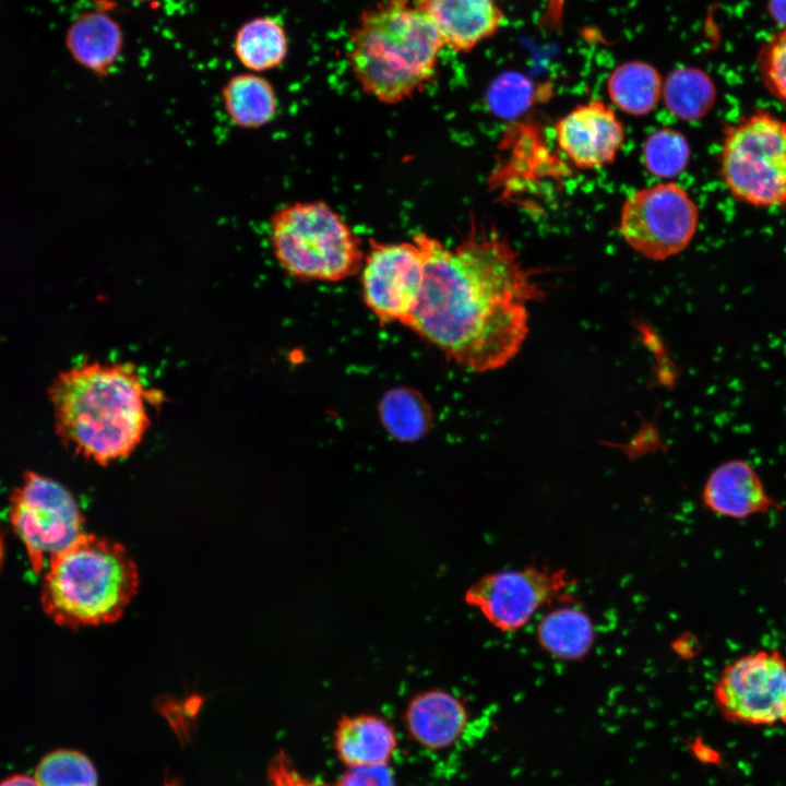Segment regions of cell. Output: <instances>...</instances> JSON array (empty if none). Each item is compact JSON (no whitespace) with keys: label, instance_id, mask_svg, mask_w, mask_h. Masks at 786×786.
I'll return each mask as SVG.
<instances>
[{"label":"cell","instance_id":"6da1fadb","mask_svg":"<svg viewBox=\"0 0 786 786\" xmlns=\"http://www.w3.org/2000/svg\"><path fill=\"white\" fill-rule=\"evenodd\" d=\"M413 241L425 278L406 326L472 371L507 365L527 336L528 303L545 297L540 272L485 225L472 223L453 248L425 233Z\"/></svg>","mask_w":786,"mask_h":786},{"label":"cell","instance_id":"7a4b0ae2","mask_svg":"<svg viewBox=\"0 0 786 786\" xmlns=\"http://www.w3.org/2000/svg\"><path fill=\"white\" fill-rule=\"evenodd\" d=\"M148 393L130 364L92 362L63 371L49 391L57 432L97 464L123 460L148 429Z\"/></svg>","mask_w":786,"mask_h":786},{"label":"cell","instance_id":"3957f363","mask_svg":"<svg viewBox=\"0 0 786 786\" xmlns=\"http://www.w3.org/2000/svg\"><path fill=\"white\" fill-rule=\"evenodd\" d=\"M444 44L410 0H382L350 32L348 62L362 91L383 104L418 93L436 74Z\"/></svg>","mask_w":786,"mask_h":786},{"label":"cell","instance_id":"277c9868","mask_svg":"<svg viewBox=\"0 0 786 786\" xmlns=\"http://www.w3.org/2000/svg\"><path fill=\"white\" fill-rule=\"evenodd\" d=\"M139 573L119 543L82 533L49 560L41 603L59 626L116 622L138 593Z\"/></svg>","mask_w":786,"mask_h":786},{"label":"cell","instance_id":"5b68a950","mask_svg":"<svg viewBox=\"0 0 786 786\" xmlns=\"http://www.w3.org/2000/svg\"><path fill=\"white\" fill-rule=\"evenodd\" d=\"M272 253L290 277L303 282H340L364 264L357 234L327 203L296 201L270 217Z\"/></svg>","mask_w":786,"mask_h":786},{"label":"cell","instance_id":"8992f818","mask_svg":"<svg viewBox=\"0 0 786 786\" xmlns=\"http://www.w3.org/2000/svg\"><path fill=\"white\" fill-rule=\"evenodd\" d=\"M718 162L736 200L754 207L786 205V120L759 109L728 126Z\"/></svg>","mask_w":786,"mask_h":786},{"label":"cell","instance_id":"52a82bcc","mask_svg":"<svg viewBox=\"0 0 786 786\" xmlns=\"http://www.w3.org/2000/svg\"><path fill=\"white\" fill-rule=\"evenodd\" d=\"M719 715L752 728L786 727V655L760 648L727 663L712 689Z\"/></svg>","mask_w":786,"mask_h":786},{"label":"cell","instance_id":"ba28073f","mask_svg":"<svg viewBox=\"0 0 786 786\" xmlns=\"http://www.w3.org/2000/svg\"><path fill=\"white\" fill-rule=\"evenodd\" d=\"M699 221V207L689 193L675 182H660L627 196L619 231L635 252L663 261L689 247Z\"/></svg>","mask_w":786,"mask_h":786},{"label":"cell","instance_id":"9c48e42d","mask_svg":"<svg viewBox=\"0 0 786 786\" xmlns=\"http://www.w3.org/2000/svg\"><path fill=\"white\" fill-rule=\"evenodd\" d=\"M10 516L36 571L83 533V515L70 491L33 472L13 492Z\"/></svg>","mask_w":786,"mask_h":786},{"label":"cell","instance_id":"30bf717a","mask_svg":"<svg viewBox=\"0 0 786 786\" xmlns=\"http://www.w3.org/2000/svg\"><path fill=\"white\" fill-rule=\"evenodd\" d=\"M574 583L565 570L531 565L480 577L466 590L464 599L495 628L513 632L526 626L541 607L569 599L567 591Z\"/></svg>","mask_w":786,"mask_h":786},{"label":"cell","instance_id":"8fae6325","mask_svg":"<svg viewBox=\"0 0 786 786\" xmlns=\"http://www.w3.org/2000/svg\"><path fill=\"white\" fill-rule=\"evenodd\" d=\"M366 306L380 323L407 325L425 278V261L414 241L370 240L361 267Z\"/></svg>","mask_w":786,"mask_h":786},{"label":"cell","instance_id":"7c38bea8","mask_svg":"<svg viewBox=\"0 0 786 786\" xmlns=\"http://www.w3.org/2000/svg\"><path fill=\"white\" fill-rule=\"evenodd\" d=\"M561 152L574 167L596 170L614 163L624 142V128L615 110L599 99L580 104L555 124Z\"/></svg>","mask_w":786,"mask_h":786},{"label":"cell","instance_id":"4fadbf2b","mask_svg":"<svg viewBox=\"0 0 786 786\" xmlns=\"http://www.w3.org/2000/svg\"><path fill=\"white\" fill-rule=\"evenodd\" d=\"M701 499L712 513L736 521L783 509L769 492L755 466L738 457L722 462L710 473Z\"/></svg>","mask_w":786,"mask_h":786},{"label":"cell","instance_id":"5bb4252c","mask_svg":"<svg viewBox=\"0 0 786 786\" xmlns=\"http://www.w3.org/2000/svg\"><path fill=\"white\" fill-rule=\"evenodd\" d=\"M416 4L444 46L456 52H469L491 38L504 21L496 0H419Z\"/></svg>","mask_w":786,"mask_h":786},{"label":"cell","instance_id":"9a60e30c","mask_svg":"<svg viewBox=\"0 0 786 786\" xmlns=\"http://www.w3.org/2000/svg\"><path fill=\"white\" fill-rule=\"evenodd\" d=\"M64 43L75 62L94 75L106 78L121 58L124 35L105 3L80 13L68 27Z\"/></svg>","mask_w":786,"mask_h":786},{"label":"cell","instance_id":"2e32d148","mask_svg":"<svg viewBox=\"0 0 786 786\" xmlns=\"http://www.w3.org/2000/svg\"><path fill=\"white\" fill-rule=\"evenodd\" d=\"M468 712L461 700L450 692L431 689L417 693L404 712L410 737L434 750L450 747L463 733Z\"/></svg>","mask_w":786,"mask_h":786},{"label":"cell","instance_id":"e0dca14e","mask_svg":"<svg viewBox=\"0 0 786 786\" xmlns=\"http://www.w3.org/2000/svg\"><path fill=\"white\" fill-rule=\"evenodd\" d=\"M395 748L394 729L377 715L343 716L334 730V749L348 767L388 764Z\"/></svg>","mask_w":786,"mask_h":786},{"label":"cell","instance_id":"ac0fdd59","mask_svg":"<svg viewBox=\"0 0 786 786\" xmlns=\"http://www.w3.org/2000/svg\"><path fill=\"white\" fill-rule=\"evenodd\" d=\"M224 111L242 130H257L274 120L278 100L273 84L254 72H241L227 79L221 90Z\"/></svg>","mask_w":786,"mask_h":786},{"label":"cell","instance_id":"d6986e66","mask_svg":"<svg viewBox=\"0 0 786 786\" xmlns=\"http://www.w3.org/2000/svg\"><path fill=\"white\" fill-rule=\"evenodd\" d=\"M233 51L245 69L261 73L284 63L289 51V40L277 19L259 15L245 21L237 28Z\"/></svg>","mask_w":786,"mask_h":786},{"label":"cell","instance_id":"ffe728a7","mask_svg":"<svg viewBox=\"0 0 786 786\" xmlns=\"http://www.w3.org/2000/svg\"><path fill=\"white\" fill-rule=\"evenodd\" d=\"M537 640L551 656L579 660L588 654L595 640L590 616L577 607L562 606L546 614L537 626Z\"/></svg>","mask_w":786,"mask_h":786},{"label":"cell","instance_id":"44dd1931","mask_svg":"<svg viewBox=\"0 0 786 786\" xmlns=\"http://www.w3.org/2000/svg\"><path fill=\"white\" fill-rule=\"evenodd\" d=\"M611 102L623 112L640 117L648 115L658 104L663 81L658 70L642 60L624 61L607 80Z\"/></svg>","mask_w":786,"mask_h":786},{"label":"cell","instance_id":"7402d4cb","mask_svg":"<svg viewBox=\"0 0 786 786\" xmlns=\"http://www.w3.org/2000/svg\"><path fill=\"white\" fill-rule=\"evenodd\" d=\"M662 96L667 110L682 121H698L713 108L717 92L712 78L702 69L680 67L663 83Z\"/></svg>","mask_w":786,"mask_h":786},{"label":"cell","instance_id":"603a6c76","mask_svg":"<svg viewBox=\"0 0 786 786\" xmlns=\"http://www.w3.org/2000/svg\"><path fill=\"white\" fill-rule=\"evenodd\" d=\"M379 413L386 431L406 442L424 437L432 420L431 409L421 394L405 386L389 390L380 401Z\"/></svg>","mask_w":786,"mask_h":786},{"label":"cell","instance_id":"cb8c5ba5","mask_svg":"<svg viewBox=\"0 0 786 786\" xmlns=\"http://www.w3.org/2000/svg\"><path fill=\"white\" fill-rule=\"evenodd\" d=\"M687 138L676 129L662 128L652 132L642 148L646 170L658 178H675L687 168L690 160Z\"/></svg>","mask_w":786,"mask_h":786},{"label":"cell","instance_id":"d4e9b609","mask_svg":"<svg viewBox=\"0 0 786 786\" xmlns=\"http://www.w3.org/2000/svg\"><path fill=\"white\" fill-rule=\"evenodd\" d=\"M35 778L39 786H97V773L91 760L68 749L46 754L36 766Z\"/></svg>","mask_w":786,"mask_h":786},{"label":"cell","instance_id":"484cf974","mask_svg":"<svg viewBox=\"0 0 786 786\" xmlns=\"http://www.w3.org/2000/svg\"><path fill=\"white\" fill-rule=\"evenodd\" d=\"M536 95L534 83L519 72H505L493 81L489 88V104L493 110L505 117L525 111Z\"/></svg>","mask_w":786,"mask_h":786},{"label":"cell","instance_id":"4316f807","mask_svg":"<svg viewBox=\"0 0 786 786\" xmlns=\"http://www.w3.org/2000/svg\"><path fill=\"white\" fill-rule=\"evenodd\" d=\"M759 70L766 88L786 107V28L762 48Z\"/></svg>","mask_w":786,"mask_h":786},{"label":"cell","instance_id":"83f0119b","mask_svg":"<svg viewBox=\"0 0 786 786\" xmlns=\"http://www.w3.org/2000/svg\"><path fill=\"white\" fill-rule=\"evenodd\" d=\"M335 786H396L388 764L348 767Z\"/></svg>","mask_w":786,"mask_h":786},{"label":"cell","instance_id":"f1b7e54d","mask_svg":"<svg viewBox=\"0 0 786 786\" xmlns=\"http://www.w3.org/2000/svg\"><path fill=\"white\" fill-rule=\"evenodd\" d=\"M767 2L771 16L786 28V0H769Z\"/></svg>","mask_w":786,"mask_h":786},{"label":"cell","instance_id":"f546056e","mask_svg":"<svg viewBox=\"0 0 786 786\" xmlns=\"http://www.w3.org/2000/svg\"><path fill=\"white\" fill-rule=\"evenodd\" d=\"M0 786H39L36 778L28 775L15 774L0 782Z\"/></svg>","mask_w":786,"mask_h":786},{"label":"cell","instance_id":"4dcf8cb0","mask_svg":"<svg viewBox=\"0 0 786 786\" xmlns=\"http://www.w3.org/2000/svg\"><path fill=\"white\" fill-rule=\"evenodd\" d=\"M129 1L136 2V3H147V2H154L157 0H129Z\"/></svg>","mask_w":786,"mask_h":786}]
</instances>
